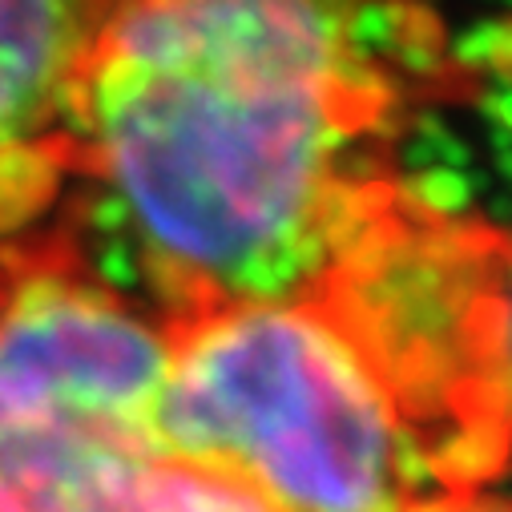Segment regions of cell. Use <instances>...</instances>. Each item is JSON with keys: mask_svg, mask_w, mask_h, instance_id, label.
<instances>
[{"mask_svg": "<svg viewBox=\"0 0 512 512\" xmlns=\"http://www.w3.org/2000/svg\"><path fill=\"white\" fill-rule=\"evenodd\" d=\"M383 109L359 9H105L69 125L101 254H117L93 275L121 295L150 287L170 327L319 295L392 206L355 174Z\"/></svg>", "mask_w": 512, "mask_h": 512, "instance_id": "cell-1", "label": "cell"}, {"mask_svg": "<svg viewBox=\"0 0 512 512\" xmlns=\"http://www.w3.org/2000/svg\"><path fill=\"white\" fill-rule=\"evenodd\" d=\"M150 444L271 512H400L432 476L392 383L323 295L174 323Z\"/></svg>", "mask_w": 512, "mask_h": 512, "instance_id": "cell-2", "label": "cell"}, {"mask_svg": "<svg viewBox=\"0 0 512 512\" xmlns=\"http://www.w3.org/2000/svg\"><path fill=\"white\" fill-rule=\"evenodd\" d=\"M170 359L174 327L73 254H17L0 267V464L85 444L154 452Z\"/></svg>", "mask_w": 512, "mask_h": 512, "instance_id": "cell-3", "label": "cell"}, {"mask_svg": "<svg viewBox=\"0 0 512 512\" xmlns=\"http://www.w3.org/2000/svg\"><path fill=\"white\" fill-rule=\"evenodd\" d=\"M142 512H271V508L210 472L154 460L146 476Z\"/></svg>", "mask_w": 512, "mask_h": 512, "instance_id": "cell-4", "label": "cell"}, {"mask_svg": "<svg viewBox=\"0 0 512 512\" xmlns=\"http://www.w3.org/2000/svg\"><path fill=\"white\" fill-rule=\"evenodd\" d=\"M65 166H69V154H37L21 146L5 105H0V218L33 214L49 198Z\"/></svg>", "mask_w": 512, "mask_h": 512, "instance_id": "cell-5", "label": "cell"}, {"mask_svg": "<svg viewBox=\"0 0 512 512\" xmlns=\"http://www.w3.org/2000/svg\"><path fill=\"white\" fill-rule=\"evenodd\" d=\"M400 512H512V500H492V496H468V492H448V496H416Z\"/></svg>", "mask_w": 512, "mask_h": 512, "instance_id": "cell-6", "label": "cell"}, {"mask_svg": "<svg viewBox=\"0 0 512 512\" xmlns=\"http://www.w3.org/2000/svg\"><path fill=\"white\" fill-rule=\"evenodd\" d=\"M504 315H500V359H504V388L512 408V250L504 254Z\"/></svg>", "mask_w": 512, "mask_h": 512, "instance_id": "cell-7", "label": "cell"}]
</instances>
